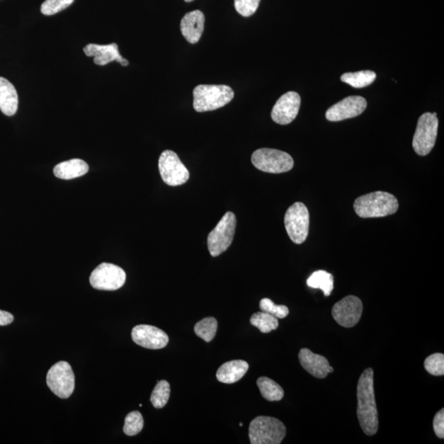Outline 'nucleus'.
I'll return each mask as SVG.
<instances>
[{
    "label": "nucleus",
    "instance_id": "1",
    "mask_svg": "<svg viewBox=\"0 0 444 444\" xmlns=\"http://www.w3.org/2000/svg\"><path fill=\"white\" fill-rule=\"evenodd\" d=\"M357 417L366 436H375L379 430V416L375 402L374 370L362 372L357 385Z\"/></svg>",
    "mask_w": 444,
    "mask_h": 444
},
{
    "label": "nucleus",
    "instance_id": "2",
    "mask_svg": "<svg viewBox=\"0 0 444 444\" xmlns=\"http://www.w3.org/2000/svg\"><path fill=\"white\" fill-rule=\"evenodd\" d=\"M399 207L397 199L391 193L376 191L355 199L354 210L361 218L385 217L392 215Z\"/></svg>",
    "mask_w": 444,
    "mask_h": 444
},
{
    "label": "nucleus",
    "instance_id": "3",
    "mask_svg": "<svg viewBox=\"0 0 444 444\" xmlns=\"http://www.w3.org/2000/svg\"><path fill=\"white\" fill-rule=\"evenodd\" d=\"M234 96L227 85H198L193 90V108L197 112L215 110L229 104Z\"/></svg>",
    "mask_w": 444,
    "mask_h": 444
},
{
    "label": "nucleus",
    "instance_id": "4",
    "mask_svg": "<svg viewBox=\"0 0 444 444\" xmlns=\"http://www.w3.org/2000/svg\"><path fill=\"white\" fill-rule=\"evenodd\" d=\"M287 435L282 421L270 416H258L250 423L249 436L252 444H279Z\"/></svg>",
    "mask_w": 444,
    "mask_h": 444
},
{
    "label": "nucleus",
    "instance_id": "5",
    "mask_svg": "<svg viewBox=\"0 0 444 444\" xmlns=\"http://www.w3.org/2000/svg\"><path fill=\"white\" fill-rule=\"evenodd\" d=\"M251 161L258 170L271 173L288 172L294 166L293 158L288 153L271 148L255 151Z\"/></svg>",
    "mask_w": 444,
    "mask_h": 444
},
{
    "label": "nucleus",
    "instance_id": "6",
    "mask_svg": "<svg viewBox=\"0 0 444 444\" xmlns=\"http://www.w3.org/2000/svg\"><path fill=\"white\" fill-rule=\"evenodd\" d=\"M237 217L232 212H228L217 226L209 233L207 246L212 257H217L231 246L234 233H236Z\"/></svg>",
    "mask_w": 444,
    "mask_h": 444
},
{
    "label": "nucleus",
    "instance_id": "7",
    "mask_svg": "<svg viewBox=\"0 0 444 444\" xmlns=\"http://www.w3.org/2000/svg\"><path fill=\"white\" fill-rule=\"evenodd\" d=\"M438 127L436 113H425L420 117L412 142L413 148L418 155L426 156L432 151L436 145Z\"/></svg>",
    "mask_w": 444,
    "mask_h": 444
},
{
    "label": "nucleus",
    "instance_id": "8",
    "mask_svg": "<svg viewBox=\"0 0 444 444\" xmlns=\"http://www.w3.org/2000/svg\"><path fill=\"white\" fill-rule=\"evenodd\" d=\"M285 227L289 237L297 244H303L308 237L309 213L303 203H295L285 215Z\"/></svg>",
    "mask_w": 444,
    "mask_h": 444
},
{
    "label": "nucleus",
    "instance_id": "9",
    "mask_svg": "<svg viewBox=\"0 0 444 444\" xmlns=\"http://www.w3.org/2000/svg\"><path fill=\"white\" fill-rule=\"evenodd\" d=\"M47 382L49 389L56 396L67 399L75 389V376L72 367L66 361H59L47 372Z\"/></svg>",
    "mask_w": 444,
    "mask_h": 444
},
{
    "label": "nucleus",
    "instance_id": "10",
    "mask_svg": "<svg viewBox=\"0 0 444 444\" xmlns=\"http://www.w3.org/2000/svg\"><path fill=\"white\" fill-rule=\"evenodd\" d=\"M163 181L170 186H180L190 178V171L175 152L166 150L161 153L158 163Z\"/></svg>",
    "mask_w": 444,
    "mask_h": 444
},
{
    "label": "nucleus",
    "instance_id": "11",
    "mask_svg": "<svg viewBox=\"0 0 444 444\" xmlns=\"http://www.w3.org/2000/svg\"><path fill=\"white\" fill-rule=\"evenodd\" d=\"M126 273L115 264L103 263L93 270L90 277L91 287L101 290H119L125 283Z\"/></svg>",
    "mask_w": 444,
    "mask_h": 444
},
{
    "label": "nucleus",
    "instance_id": "12",
    "mask_svg": "<svg viewBox=\"0 0 444 444\" xmlns=\"http://www.w3.org/2000/svg\"><path fill=\"white\" fill-rule=\"evenodd\" d=\"M363 313V304L355 295L346 296L338 301L331 310V315L339 325L346 329L353 328L360 320Z\"/></svg>",
    "mask_w": 444,
    "mask_h": 444
},
{
    "label": "nucleus",
    "instance_id": "13",
    "mask_svg": "<svg viewBox=\"0 0 444 444\" xmlns=\"http://www.w3.org/2000/svg\"><path fill=\"white\" fill-rule=\"evenodd\" d=\"M367 101L360 96H351L330 107L326 112V120L338 122L359 116L365 110Z\"/></svg>",
    "mask_w": 444,
    "mask_h": 444
},
{
    "label": "nucleus",
    "instance_id": "14",
    "mask_svg": "<svg viewBox=\"0 0 444 444\" xmlns=\"http://www.w3.org/2000/svg\"><path fill=\"white\" fill-rule=\"evenodd\" d=\"M132 341L137 345L147 349L159 350L169 343V338L164 331L151 325H137L132 330Z\"/></svg>",
    "mask_w": 444,
    "mask_h": 444
},
{
    "label": "nucleus",
    "instance_id": "15",
    "mask_svg": "<svg viewBox=\"0 0 444 444\" xmlns=\"http://www.w3.org/2000/svg\"><path fill=\"white\" fill-rule=\"evenodd\" d=\"M300 96L295 91H289L280 96L272 111V119L278 125L292 123L296 118L300 107Z\"/></svg>",
    "mask_w": 444,
    "mask_h": 444
},
{
    "label": "nucleus",
    "instance_id": "16",
    "mask_svg": "<svg viewBox=\"0 0 444 444\" xmlns=\"http://www.w3.org/2000/svg\"><path fill=\"white\" fill-rule=\"evenodd\" d=\"M84 53L89 57H94V63L96 65L104 66L117 61L121 65H129V61L122 57L119 52L118 45L115 43L110 45L89 44L84 49Z\"/></svg>",
    "mask_w": 444,
    "mask_h": 444
},
{
    "label": "nucleus",
    "instance_id": "17",
    "mask_svg": "<svg viewBox=\"0 0 444 444\" xmlns=\"http://www.w3.org/2000/svg\"><path fill=\"white\" fill-rule=\"evenodd\" d=\"M299 360L301 366L317 379H324L334 370L324 356L314 354L307 348L300 350Z\"/></svg>",
    "mask_w": 444,
    "mask_h": 444
},
{
    "label": "nucleus",
    "instance_id": "18",
    "mask_svg": "<svg viewBox=\"0 0 444 444\" xmlns=\"http://www.w3.org/2000/svg\"><path fill=\"white\" fill-rule=\"evenodd\" d=\"M205 17L200 10H195L188 13L181 20V33L188 42L196 44L200 40L203 30Z\"/></svg>",
    "mask_w": 444,
    "mask_h": 444
},
{
    "label": "nucleus",
    "instance_id": "19",
    "mask_svg": "<svg viewBox=\"0 0 444 444\" xmlns=\"http://www.w3.org/2000/svg\"><path fill=\"white\" fill-rule=\"evenodd\" d=\"M249 365L244 360H232L223 364L217 372V379L223 384L232 385L241 380L249 370Z\"/></svg>",
    "mask_w": 444,
    "mask_h": 444
},
{
    "label": "nucleus",
    "instance_id": "20",
    "mask_svg": "<svg viewBox=\"0 0 444 444\" xmlns=\"http://www.w3.org/2000/svg\"><path fill=\"white\" fill-rule=\"evenodd\" d=\"M18 108V96L14 86L0 76V110L5 115L13 116Z\"/></svg>",
    "mask_w": 444,
    "mask_h": 444
},
{
    "label": "nucleus",
    "instance_id": "21",
    "mask_svg": "<svg viewBox=\"0 0 444 444\" xmlns=\"http://www.w3.org/2000/svg\"><path fill=\"white\" fill-rule=\"evenodd\" d=\"M89 166L81 159H72L59 163L54 168L55 176L62 180H72L86 175Z\"/></svg>",
    "mask_w": 444,
    "mask_h": 444
},
{
    "label": "nucleus",
    "instance_id": "22",
    "mask_svg": "<svg viewBox=\"0 0 444 444\" xmlns=\"http://www.w3.org/2000/svg\"><path fill=\"white\" fill-rule=\"evenodd\" d=\"M307 285L311 288L320 289L325 296H329L334 288V275L324 270H319L310 275Z\"/></svg>",
    "mask_w": 444,
    "mask_h": 444
},
{
    "label": "nucleus",
    "instance_id": "23",
    "mask_svg": "<svg viewBox=\"0 0 444 444\" xmlns=\"http://www.w3.org/2000/svg\"><path fill=\"white\" fill-rule=\"evenodd\" d=\"M257 385L263 397L269 402H278L284 397L283 387L269 377H259Z\"/></svg>",
    "mask_w": 444,
    "mask_h": 444
},
{
    "label": "nucleus",
    "instance_id": "24",
    "mask_svg": "<svg viewBox=\"0 0 444 444\" xmlns=\"http://www.w3.org/2000/svg\"><path fill=\"white\" fill-rule=\"evenodd\" d=\"M376 79L374 71L365 70L355 73H346L341 76V80L354 89H363L368 86Z\"/></svg>",
    "mask_w": 444,
    "mask_h": 444
},
{
    "label": "nucleus",
    "instance_id": "25",
    "mask_svg": "<svg viewBox=\"0 0 444 444\" xmlns=\"http://www.w3.org/2000/svg\"><path fill=\"white\" fill-rule=\"evenodd\" d=\"M250 324L256 326L263 334H269L270 331L277 330L279 326L278 318L263 311L254 314L250 319Z\"/></svg>",
    "mask_w": 444,
    "mask_h": 444
},
{
    "label": "nucleus",
    "instance_id": "26",
    "mask_svg": "<svg viewBox=\"0 0 444 444\" xmlns=\"http://www.w3.org/2000/svg\"><path fill=\"white\" fill-rule=\"evenodd\" d=\"M217 331V321L215 318L209 317L199 321L195 326V333L198 338L210 343L215 338Z\"/></svg>",
    "mask_w": 444,
    "mask_h": 444
},
{
    "label": "nucleus",
    "instance_id": "27",
    "mask_svg": "<svg viewBox=\"0 0 444 444\" xmlns=\"http://www.w3.org/2000/svg\"><path fill=\"white\" fill-rule=\"evenodd\" d=\"M170 395L171 386L169 382L166 380L158 382L150 398L152 406L156 409H161L167 404Z\"/></svg>",
    "mask_w": 444,
    "mask_h": 444
},
{
    "label": "nucleus",
    "instance_id": "28",
    "mask_svg": "<svg viewBox=\"0 0 444 444\" xmlns=\"http://www.w3.org/2000/svg\"><path fill=\"white\" fill-rule=\"evenodd\" d=\"M144 418L140 411H132L125 417L124 433L127 436H135L144 428Z\"/></svg>",
    "mask_w": 444,
    "mask_h": 444
},
{
    "label": "nucleus",
    "instance_id": "29",
    "mask_svg": "<svg viewBox=\"0 0 444 444\" xmlns=\"http://www.w3.org/2000/svg\"><path fill=\"white\" fill-rule=\"evenodd\" d=\"M260 309L278 319H284L289 314V309L285 305L275 304L273 300L264 298L260 301Z\"/></svg>",
    "mask_w": 444,
    "mask_h": 444
},
{
    "label": "nucleus",
    "instance_id": "30",
    "mask_svg": "<svg viewBox=\"0 0 444 444\" xmlns=\"http://www.w3.org/2000/svg\"><path fill=\"white\" fill-rule=\"evenodd\" d=\"M423 365H425L426 371L431 375L443 376L444 375V355L435 353L427 357Z\"/></svg>",
    "mask_w": 444,
    "mask_h": 444
},
{
    "label": "nucleus",
    "instance_id": "31",
    "mask_svg": "<svg viewBox=\"0 0 444 444\" xmlns=\"http://www.w3.org/2000/svg\"><path fill=\"white\" fill-rule=\"evenodd\" d=\"M74 0H45L40 7V12L47 16L63 11L74 3Z\"/></svg>",
    "mask_w": 444,
    "mask_h": 444
},
{
    "label": "nucleus",
    "instance_id": "32",
    "mask_svg": "<svg viewBox=\"0 0 444 444\" xmlns=\"http://www.w3.org/2000/svg\"><path fill=\"white\" fill-rule=\"evenodd\" d=\"M261 0H234V8L243 17L252 16L259 6Z\"/></svg>",
    "mask_w": 444,
    "mask_h": 444
},
{
    "label": "nucleus",
    "instance_id": "33",
    "mask_svg": "<svg viewBox=\"0 0 444 444\" xmlns=\"http://www.w3.org/2000/svg\"><path fill=\"white\" fill-rule=\"evenodd\" d=\"M433 431L438 438H444V409L437 413L433 421Z\"/></svg>",
    "mask_w": 444,
    "mask_h": 444
},
{
    "label": "nucleus",
    "instance_id": "34",
    "mask_svg": "<svg viewBox=\"0 0 444 444\" xmlns=\"http://www.w3.org/2000/svg\"><path fill=\"white\" fill-rule=\"evenodd\" d=\"M13 315L6 311L0 310V326H6L12 324Z\"/></svg>",
    "mask_w": 444,
    "mask_h": 444
},
{
    "label": "nucleus",
    "instance_id": "35",
    "mask_svg": "<svg viewBox=\"0 0 444 444\" xmlns=\"http://www.w3.org/2000/svg\"><path fill=\"white\" fill-rule=\"evenodd\" d=\"M185 1L187 2V3H190V2L193 1V0H185Z\"/></svg>",
    "mask_w": 444,
    "mask_h": 444
},
{
    "label": "nucleus",
    "instance_id": "36",
    "mask_svg": "<svg viewBox=\"0 0 444 444\" xmlns=\"http://www.w3.org/2000/svg\"><path fill=\"white\" fill-rule=\"evenodd\" d=\"M239 426H243V423H239Z\"/></svg>",
    "mask_w": 444,
    "mask_h": 444
}]
</instances>
